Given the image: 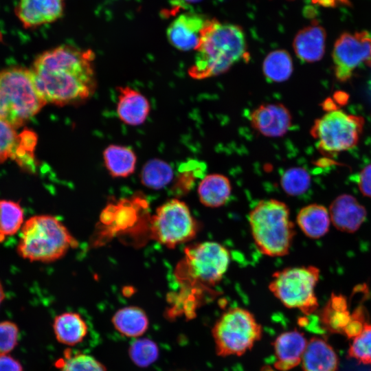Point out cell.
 Masks as SVG:
<instances>
[{
    "label": "cell",
    "mask_w": 371,
    "mask_h": 371,
    "mask_svg": "<svg viewBox=\"0 0 371 371\" xmlns=\"http://www.w3.org/2000/svg\"><path fill=\"white\" fill-rule=\"evenodd\" d=\"M94 58L91 49L69 45L39 54L30 69L47 103L62 106L85 101L92 95L96 87Z\"/></svg>",
    "instance_id": "1"
},
{
    "label": "cell",
    "mask_w": 371,
    "mask_h": 371,
    "mask_svg": "<svg viewBox=\"0 0 371 371\" xmlns=\"http://www.w3.org/2000/svg\"><path fill=\"white\" fill-rule=\"evenodd\" d=\"M195 50L190 77L203 80L224 74L247 54L244 31L237 25L207 19Z\"/></svg>",
    "instance_id": "2"
},
{
    "label": "cell",
    "mask_w": 371,
    "mask_h": 371,
    "mask_svg": "<svg viewBox=\"0 0 371 371\" xmlns=\"http://www.w3.org/2000/svg\"><path fill=\"white\" fill-rule=\"evenodd\" d=\"M248 218L252 238L262 254L270 257L289 254L295 229L285 203L275 199L261 200Z\"/></svg>",
    "instance_id": "3"
},
{
    "label": "cell",
    "mask_w": 371,
    "mask_h": 371,
    "mask_svg": "<svg viewBox=\"0 0 371 371\" xmlns=\"http://www.w3.org/2000/svg\"><path fill=\"white\" fill-rule=\"evenodd\" d=\"M47 102L31 69L11 67L0 71V120L17 129L35 116Z\"/></svg>",
    "instance_id": "4"
},
{
    "label": "cell",
    "mask_w": 371,
    "mask_h": 371,
    "mask_svg": "<svg viewBox=\"0 0 371 371\" xmlns=\"http://www.w3.org/2000/svg\"><path fill=\"white\" fill-rule=\"evenodd\" d=\"M17 252L30 261L52 262L78 246L66 227L50 215H36L22 225Z\"/></svg>",
    "instance_id": "5"
},
{
    "label": "cell",
    "mask_w": 371,
    "mask_h": 371,
    "mask_svg": "<svg viewBox=\"0 0 371 371\" xmlns=\"http://www.w3.org/2000/svg\"><path fill=\"white\" fill-rule=\"evenodd\" d=\"M230 262L228 249L214 241L188 246L177 267V278L186 286L208 289L217 284L226 273Z\"/></svg>",
    "instance_id": "6"
},
{
    "label": "cell",
    "mask_w": 371,
    "mask_h": 371,
    "mask_svg": "<svg viewBox=\"0 0 371 371\" xmlns=\"http://www.w3.org/2000/svg\"><path fill=\"white\" fill-rule=\"evenodd\" d=\"M262 326L254 315L241 307L225 311L212 329L217 355L241 356L261 339Z\"/></svg>",
    "instance_id": "7"
},
{
    "label": "cell",
    "mask_w": 371,
    "mask_h": 371,
    "mask_svg": "<svg viewBox=\"0 0 371 371\" xmlns=\"http://www.w3.org/2000/svg\"><path fill=\"white\" fill-rule=\"evenodd\" d=\"M319 278L316 267H289L272 275L269 289L284 306L309 315L318 307L315 288Z\"/></svg>",
    "instance_id": "8"
},
{
    "label": "cell",
    "mask_w": 371,
    "mask_h": 371,
    "mask_svg": "<svg viewBox=\"0 0 371 371\" xmlns=\"http://www.w3.org/2000/svg\"><path fill=\"white\" fill-rule=\"evenodd\" d=\"M200 225L183 201L172 199L156 210L150 221L151 238L170 249L194 239Z\"/></svg>",
    "instance_id": "9"
},
{
    "label": "cell",
    "mask_w": 371,
    "mask_h": 371,
    "mask_svg": "<svg viewBox=\"0 0 371 371\" xmlns=\"http://www.w3.org/2000/svg\"><path fill=\"white\" fill-rule=\"evenodd\" d=\"M363 124L360 116L332 110L315 121L311 135L322 153H337L357 145Z\"/></svg>",
    "instance_id": "10"
},
{
    "label": "cell",
    "mask_w": 371,
    "mask_h": 371,
    "mask_svg": "<svg viewBox=\"0 0 371 371\" xmlns=\"http://www.w3.org/2000/svg\"><path fill=\"white\" fill-rule=\"evenodd\" d=\"M336 78L345 82L362 66L371 67V35L367 31L344 32L336 40L333 50Z\"/></svg>",
    "instance_id": "11"
},
{
    "label": "cell",
    "mask_w": 371,
    "mask_h": 371,
    "mask_svg": "<svg viewBox=\"0 0 371 371\" xmlns=\"http://www.w3.org/2000/svg\"><path fill=\"white\" fill-rule=\"evenodd\" d=\"M253 128L268 137L285 135L292 124L289 110L281 103H265L254 109L249 116Z\"/></svg>",
    "instance_id": "12"
},
{
    "label": "cell",
    "mask_w": 371,
    "mask_h": 371,
    "mask_svg": "<svg viewBox=\"0 0 371 371\" xmlns=\"http://www.w3.org/2000/svg\"><path fill=\"white\" fill-rule=\"evenodd\" d=\"M207 19L195 12H188L180 14L167 29L169 43L181 51L196 49Z\"/></svg>",
    "instance_id": "13"
},
{
    "label": "cell",
    "mask_w": 371,
    "mask_h": 371,
    "mask_svg": "<svg viewBox=\"0 0 371 371\" xmlns=\"http://www.w3.org/2000/svg\"><path fill=\"white\" fill-rule=\"evenodd\" d=\"M65 0H19L14 13L25 28H35L60 19Z\"/></svg>",
    "instance_id": "14"
},
{
    "label": "cell",
    "mask_w": 371,
    "mask_h": 371,
    "mask_svg": "<svg viewBox=\"0 0 371 371\" xmlns=\"http://www.w3.org/2000/svg\"><path fill=\"white\" fill-rule=\"evenodd\" d=\"M330 221L339 230L354 233L365 222L367 212L365 207L351 194L337 196L329 207Z\"/></svg>",
    "instance_id": "15"
},
{
    "label": "cell",
    "mask_w": 371,
    "mask_h": 371,
    "mask_svg": "<svg viewBox=\"0 0 371 371\" xmlns=\"http://www.w3.org/2000/svg\"><path fill=\"white\" fill-rule=\"evenodd\" d=\"M307 342L304 334L297 330L280 334L273 342L274 367L280 371H288L298 366Z\"/></svg>",
    "instance_id": "16"
},
{
    "label": "cell",
    "mask_w": 371,
    "mask_h": 371,
    "mask_svg": "<svg viewBox=\"0 0 371 371\" xmlns=\"http://www.w3.org/2000/svg\"><path fill=\"white\" fill-rule=\"evenodd\" d=\"M326 38V31L319 24L312 23L301 29L293 43L296 56L306 63L319 61L325 52Z\"/></svg>",
    "instance_id": "17"
},
{
    "label": "cell",
    "mask_w": 371,
    "mask_h": 371,
    "mask_svg": "<svg viewBox=\"0 0 371 371\" xmlns=\"http://www.w3.org/2000/svg\"><path fill=\"white\" fill-rule=\"evenodd\" d=\"M117 113L125 124L131 126L142 124L150 109L147 98L130 87H118Z\"/></svg>",
    "instance_id": "18"
},
{
    "label": "cell",
    "mask_w": 371,
    "mask_h": 371,
    "mask_svg": "<svg viewBox=\"0 0 371 371\" xmlns=\"http://www.w3.org/2000/svg\"><path fill=\"white\" fill-rule=\"evenodd\" d=\"M301 363L304 371H337L339 359L325 339L313 337L307 342Z\"/></svg>",
    "instance_id": "19"
},
{
    "label": "cell",
    "mask_w": 371,
    "mask_h": 371,
    "mask_svg": "<svg viewBox=\"0 0 371 371\" xmlns=\"http://www.w3.org/2000/svg\"><path fill=\"white\" fill-rule=\"evenodd\" d=\"M232 192L229 179L225 175L213 173L205 176L197 188L200 202L205 207L216 208L224 205Z\"/></svg>",
    "instance_id": "20"
},
{
    "label": "cell",
    "mask_w": 371,
    "mask_h": 371,
    "mask_svg": "<svg viewBox=\"0 0 371 371\" xmlns=\"http://www.w3.org/2000/svg\"><path fill=\"white\" fill-rule=\"evenodd\" d=\"M330 221L328 210L317 203L304 206L296 216V222L300 229L312 239L324 236L329 230Z\"/></svg>",
    "instance_id": "21"
},
{
    "label": "cell",
    "mask_w": 371,
    "mask_h": 371,
    "mask_svg": "<svg viewBox=\"0 0 371 371\" xmlns=\"http://www.w3.org/2000/svg\"><path fill=\"white\" fill-rule=\"evenodd\" d=\"M103 159L108 172L113 177H128L135 170L137 157L128 146L109 145L104 150Z\"/></svg>",
    "instance_id": "22"
},
{
    "label": "cell",
    "mask_w": 371,
    "mask_h": 371,
    "mask_svg": "<svg viewBox=\"0 0 371 371\" xmlns=\"http://www.w3.org/2000/svg\"><path fill=\"white\" fill-rule=\"evenodd\" d=\"M53 326L58 341L69 346L82 341L87 333L85 322L76 313H65L57 316Z\"/></svg>",
    "instance_id": "23"
},
{
    "label": "cell",
    "mask_w": 371,
    "mask_h": 371,
    "mask_svg": "<svg viewBox=\"0 0 371 371\" xmlns=\"http://www.w3.org/2000/svg\"><path fill=\"white\" fill-rule=\"evenodd\" d=\"M113 324L122 334L131 337L143 335L148 328V319L145 312L137 306H127L117 311Z\"/></svg>",
    "instance_id": "24"
},
{
    "label": "cell",
    "mask_w": 371,
    "mask_h": 371,
    "mask_svg": "<svg viewBox=\"0 0 371 371\" xmlns=\"http://www.w3.org/2000/svg\"><path fill=\"white\" fill-rule=\"evenodd\" d=\"M262 72L268 81L282 82L287 80L293 71V60L290 54L284 49L269 52L262 63Z\"/></svg>",
    "instance_id": "25"
},
{
    "label": "cell",
    "mask_w": 371,
    "mask_h": 371,
    "mask_svg": "<svg viewBox=\"0 0 371 371\" xmlns=\"http://www.w3.org/2000/svg\"><path fill=\"white\" fill-rule=\"evenodd\" d=\"M173 178V170L169 164L159 159H152L143 166L140 179L147 188L159 190L168 185Z\"/></svg>",
    "instance_id": "26"
},
{
    "label": "cell",
    "mask_w": 371,
    "mask_h": 371,
    "mask_svg": "<svg viewBox=\"0 0 371 371\" xmlns=\"http://www.w3.org/2000/svg\"><path fill=\"white\" fill-rule=\"evenodd\" d=\"M37 143L36 134L24 129L18 135L17 145L12 158L23 170L34 172L36 168L34 151Z\"/></svg>",
    "instance_id": "27"
},
{
    "label": "cell",
    "mask_w": 371,
    "mask_h": 371,
    "mask_svg": "<svg viewBox=\"0 0 371 371\" xmlns=\"http://www.w3.org/2000/svg\"><path fill=\"white\" fill-rule=\"evenodd\" d=\"M23 211L19 203L0 200V236L15 234L22 227Z\"/></svg>",
    "instance_id": "28"
},
{
    "label": "cell",
    "mask_w": 371,
    "mask_h": 371,
    "mask_svg": "<svg viewBox=\"0 0 371 371\" xmlns=\"http://www.w3.org/2000/svg\"><path fill=\"white\" fill-rule=\"evenodd\" d=\"M311 182L310 174L302 167L287 169L280 179L282 190L290 196H299L305 193L309 188Z\"/></svg>",
    "instance_id": "29"
},
{
    "label": "cell",
    "mask_w": 371,
    "mask_h": 371,
    "mask_svg": "<svg viewBox=\"0 0 371 371\" xmlns=\"http://www.w3.org/2000/svg\"><path fill=\"white\" fill-rule=\"evenodd\" d=\"M129 356L136 366L147 367L157 359L159 349L157 344L149 339H137L130 346Z\"/></svg>",
    "instance_id": "30"
},
{
    "label": "cell",
    "mask_w": 371,
    "mask_h": 371,
    "mask_svg": "<svg viewBox=\"0 0 371 371\" xmlns=\"http://www.w3.org/2000/svg\"><path fill=\"white\" fill-rule=\"evenodd\" d=\"M348 357L358 362L371 366V324H366L362 333L353 339L348 352Z\"/></svg>",
    "instance_id": "31"
},
{
    "label": "cell",
    "mask_w": 371,
    "mask_h": 371,
    "mask_svg": "<svg viewBox=\"0 0 371 371\" xmlns=\"http://www.w3.org/2000/svg\"><path fill=\"white\" fill-rule=\"evenodd\" d=\"M319 316L322 327L326 331L344 334V329L350 320L351 313L348 310L333 309L327 303Z\"/></svg>",
    "instance_id": "32"
},
{
    "label": "cell",
    "mask_w": 371,
    "mask_h": 371,
    "mask_svg": "<svg viewBox=\"0 0 371 371\" xmlns=\"http://www.w3.org/2000/svg\"><path fill=\"white\" fill-rule=\"evenodd\" d=\"M61 371H105L104 367L93 357L85 354L66 356Z\"/></svg>",
    "instance_id": "33"
},
{
    "label": "cell",
    "mask_w": 371,
    "mask_h": 371,
    "mask_svg": "<svg viewBox=\"0 0 371 371\" xmlns=\"http://www.w3.org/2000/svg\"><path fill=\"white\" fill-rule=\"evenodd\" d=\"M16 129L0 120V164L12 159L18 142Z\"/></svg>",
    "instance_id": "34"
},
{
    "label": "cell",
    "mask_w": 371,
    "mask_h": 371,
    "mask_svg": "<svg viewBox=\"0 0 371 371\" xmlns=\"http://www.w3.org/2000/svg\"><path fill=\"white\" fill-rule=\"evenodd\" d=\"M19 329L11 322H0V355H7L17 344Z\"/></svg>",
    "instance_id": "35"
},
{
    "label": "cell",
    "mask_w": 371,
    "mask_h": 371,
    "mask_svg": "<svg viewBox=\"0 0 371 371\" xmlns=\"http://www.w3.org/2000/svg\"><path fill=\"white\" fill-rule=\"evenodd\" d=\"M367 321L365 308L359 306L351 313V318L348 325L344 329V335L348 339H355L363 331Z\"/></svg>",
    "instance_id": "36"
},
{
    "label": "cell",
    "mask_w": 371,
    "mask_h": 371,
    "mask_svg": "<svg viewBox=\"0 0 371 371\" xmlns=\"http://www.w3.org/2000/svg\"><path fill=\"white\" fill-rule=\"evenodd\" d=\"M357 185L363 195L371 198V164L366 166L359 172Z\"/></svg>",
    "instance_id": "37"
},
{
    "label": "cell",
    "mask_w": 371,
    "mask_h": 371,
    "mask_svg": "<svg viewBox=\"0 0 371 371\" xmlns=\"http://www.w3.org/2000/svg\"><path fill=\"white\" fill-rule=\"evenodd\" d=\"M0 371H23L21 363L10 356L0 355Z\"/></svg>",
    "instance_id": "38"
},
{
    "label": "cell",
    "mask_w": 371,
    "mask_h": 371,
    "mask_svg": "<svg viewBox=\"0 0 371 371\" xmlns=\"http://www.w3.org/2000/svg\"><path fill=\"white\" fill-rule=\"evenodd\" d=\"M313 3L324 7H335L339 4H349L348 0H311Z\"/></svg>",
    "instance_id": "39"
},
{
    "label": "cell",
    "mask_w": 371,
    "mask_h": 371,
    "mask_svg": "<svg viewBox=\"0 0 371 371\" xmlns=\"http://www.w3.org/2000/svg\"><path fill=\"white\" fill-rule=\"evenodd\" d=\"M201 1H202V0H176V3H179V5L180 3H181L182 5H185V4H187V3H199Z\"/></svg>",
    "instance_id": "40"
},
{
    "label": "cell",
    "mask_w": 371,
    "mask_h": 371,
    "mask_svg": "<svg viewBox=\"0 0 371 371\" xmlns=\"http://www.w3.org/2000/svg\"><path fill=\"white\" fill-rule=\"evenodd\" d=\"M4 297H5L4 291H3L2 284H1V283L0 282V304L2 302V301L3 300Z\"/></svg>",
    "instance_id": "41"
}]
</instances>
